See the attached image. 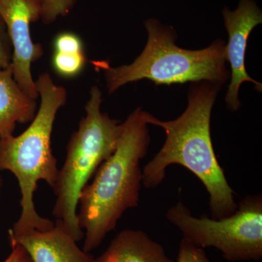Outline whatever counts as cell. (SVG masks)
<instances>
[{"label": "cell", "instance_id": "cell-1", "mask_svg": "<svg viewBox=\"0 0 262 262\" xmlns=\"http://www.w3.org/2000/svg\"><path fill=\"white\" fill-rule=\"evenodd\" d=\"M221 85L194 82L189 91L184 113L170 121H162L146 112L148 125L165 130L166 139L160 151L142 170V184L154 189L163 182L166 169L177 164L198 177L209 194L211 218H225L237 211L234 192L215 156L211 136L212 108Z\"/></svg>", "mask_w": 262, "mask_h": 262}, {"label": "cell", "instance_id": "cell-2", "mask_svg": "<svg viewBox=\"0 0 262 262\" xmlns=\"http://www.w3.org/2000/svg\"><path fill=\"white\" fill-rule=\"evenodd\" d=\"M116 149L95 173L79 199V225L84 230L83 251L98 248L116 228L123 213L139 205L142 184L140 161L150 143L146 112L136 108L122 122Z\"/></svg>", "mask_w": 262, "mask_h": 262}, {"label": "cell", "instance_id": "cell-3", "mask_svg": "<svg viewBox=\"0 0 262 262\" xmlns=\"http://www.w3.org/2000/svg\"><path fill=\"white\" fill-rule=\"evenodd\" d=\"M35 84L40 103L31 125L19 136L0 138V171L8 170L15 176L21 194L20 216L9 230L14 235L44 232L55 225L37 213L34 198L40 181L52 189L56 185L59 169L51 148V136L57 113L67 102V92L48 73L39 75Z\"/></svg>", "mask_w": 262, "mask_h": 262}, {"label": "cell", "instance_id": "cell-4", "mask_svg": "<svg viewBox=\"0 0 262 262\" xmlns=\"http://www.w3.org/2000/svg\"><path fill=\"white\" fill-rule=\"evenodd\" d=\"M148 41L141 54L130 64L113 68L107 61H92L103 71L110 94L130 82L147 79L157 84L206 81L222 85L229 78L226 68V45L217 39L199 51L183 49L175 44L173 28L158 20L145 21Z\"/></svg>", "mask_w": 262, "mask_h": 262}, {"label": "cell", "instance_id": "cell-5", "mask_svg": "<svg viewBox=\"0 0 262 262\" xmlns=\"http://www.w3.org/2000/svg\"><path fill=\"white\" fill-rule=\"evenodd\" d=\"M102 101L101 90L94 86L85 105V116L71 136L64 163L53 189L56 196L53 214L63 222L77 242L84 236L77 217L81 192L116 149L122 132V123L101 111Z\"/></svg>", "mask_w": 262, "mask_h": 262}, {"label": "cell", "instance_id": "cell-6", "mask_svg": "<svg viewBox=\"0 0 262 262\" xmlns=\"http://www.w3.org/2000/svg\"><path fill=\"white\" fill-rule=\"evenodd\" d=\"M166 218L193 244L217 248L228 261H258L262 258L261 194L246 196L233 214L219 220L193 216L182 202L167 211Z\"/></svg>", "mask_w": 262, "mask_h": 262}, {"label": "cell", "instance_id": "cell-7", "mask_svg": "<svg viewBox=\"0 0 262 262\" xmlns=\"http://www.w3.org/2000/svg\"><path fill=\"white\" fill-rule=\"evenodd\" d=\"M0 14L9 35L13 56L11 68L17 83L25 94L39 98L32 64L42 56V46L33 42L31 24L41 19V0H0Z\"/></svg>", "mask_w": 262, "mask_h": 262}, {"label": "cell", "instance_id": "cell-8", "mask_svg": "<svg viewBox=\"0 0 262 262\" xmlns=\"http://www.w3.org/2000/svg\"><path fill=\"white\" fill-rule=\"evenodd\" d=\"M223 15L229 34L228 44L226 46V59L231 67V82L225 102L230 111L236 112L241 106L238 91L241 84L253 82L258 91H261V84L251 78L246 72L245 58L250 33L261 24L262 13L253 0H241L237 9L230 11L225 8Z\"/></svg>", "mask_w": 262, "mask_h": 262}, {"label": "cell", "instance_id": "cell-9", "mask_svg": "<svg viewBox=\"0 0 262 262\" xmlns=\"http://www.w3.org/2000/svg\"><path fill=\"white\" fill-rule=\"evenodd\" d=\"M9 234L10 244L21 246L32 262H94L89 253L81 250L77 241L66 229L63 222L57 220L53 228L40 232Z\"/></svg>", "mask_w": 262, "mask_h": 262}, {"label": "cell", "instance_id": "cell-10", "mask_svg": "<svg viewBox=\"0 0 262 262\" xmlns=\"http://www.w3.org/2000/svg\"><path fill=\"white\" fill-rule=\"evenodd\" d=\"M37 110V100L20 89L11 66L0 70V138L13 134L17 124L32 122Z\"/></svg>", "mask_w": 262, "mask_h": 262}, {"label": "cell", "instance_id": "cell-11", "mask_svg": "<svg viewBox=\"0 0 262 262\" xmlns=\"http://www.w3.org/2000/svg\"><path fill=\"white\" fill-rule=\"evenodd\" d=\"M94 262H175L161 245L141 230L125 229Z\"/></svg>", "mask_w": 262, "mask_h": 262}, {"label": "cell", "instance_id": "cell-12", "mask_svg": "<svg viewBox=\"0 0 262 262\" xmlns=\"http://www.w3.org/2000/svg\"><path fill=\"white\" fill-rule=\"evenodd\" d=\"M87 58L85 53L53 51L52 66L53 70L64 78H73L82 73Z\"/></svg>", "mask_w": 262, "mask_h": 262}, {"label": "cell", "instance_id": "cell-13", "mask_svg": "<svg viewBox=\"0 0 262 262\" xmlns=\"http://www.w3.org/2000/svg\"><path fill=\"white\" fill-rule=\"evenodd\" d=\"M42 14L41 19L45 24L56 21L60 16L68 14L75 4L76 0H41Z\"/></svg>", "mask_w": 262, "mask_h": 262}, {"label": "cell", "instance_id": "cell-14", "mask_svg": "<svg viewBox=\"0 0 262 262\" xmlns=\"http://www.w3.org/2000/svg\"><path fill=\"white\" fill-rule=\"evenodd\" d=\"M53 51L83 53V42L81 38L75 33H60L53 40Z\"/></svg>", "mask_w": 262, "mask_h": 262}, {"label": "cell", "instance_id": "cell-15", "mask_svg": "<svg viewBox=\"0 0 262 262\" xmlns=\"http://www.w3.org/2000/svg\"><path fill=\"white\" fill-rule=\"evenodd\" d=\"M177 262H211L204 248L198 247L189 239L183 237L179 246Z\"/></svg>", "mask_w": 262, "mask_h": 262}, {"label": "cell", "instance_id": "cell-16", "mask_svg": "<svg viewBox=\"0 0 262 262\" xmlns=\"http://www.w3.org/2000/svg\"><path fill=\"white\" fill-rule=\"evenodd\" d=\"M13 49L4 20L0 14V70L11 65Z\"/></svg>", "mask_w": 262, "mask_h": 262}, {"label": "cell", "instance_id": "cell-17", "mask_svg": "<svg viewBox=\"0 0 262 262\" xmlns=\"http://www.w3.org/2000/svg\"><path fill=\"white\" fill-rule=\"evenodd\" d=\"M12 251L3 262H32L25 249L18 244H11Z\"/></svg>", "mask_w": 262, "mask_h": 262}, {"label": "cell", "instance_id": "cell-18", "mask_svg": "<svg viewBox=\"0 0 262 262\" xmlns=\"http://www.w3.org/2000/svg\"><path fill=\"white\" fill-rule=\"evenodd\" d=\"M1 172V171H0ZM3 179H2L1 176H0V193H1L2 188H3Z\"/></svg>", "mask_w": 262, "mask_h": 262}]
</instances>
